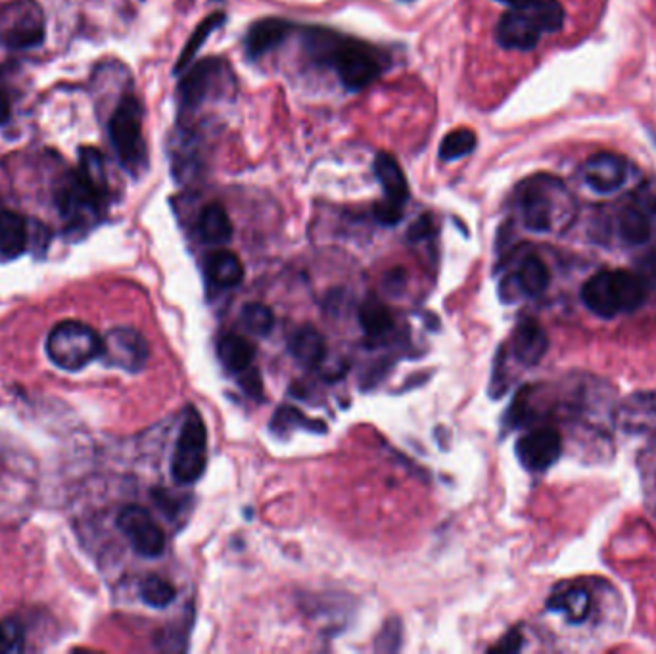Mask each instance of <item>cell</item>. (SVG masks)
<instances>
[{
  "label": "cell",
  "instance_id": "cell-1",
  "mask_svg": "<svg viewBox=\"0 0 656 654\" xmlns=\"http://www.w3.org/2000/svg\"><path fill=\"white\" fill-rule=\"evenodd\" d=\"M305 50L315 62L336 71L348 91L367 89L386 70V56L380 50L321 27L307 29Z\"/></svg>",
  "mask_w": 656,
  "mask_h": 654
},
{
  "label": "cell",
  "instance_id": "cell-10",
  "mask_svg": "<svg viewBox=\"0 0 656 654\" xmlns=\"http://www.w3.org/2000/svg\"><path fill=\"white\" fill-rule=\"evenodd\" d=\"M118 528L144 559H158L164 553V530L154 516L139 505H127L119 511Z\"/></svg>",
  "mask_w": 656,
  "mask_h": 654
},
{
  "label": "cell",
  "instance_id": "cell-8",
  "mask_svg": "<svg viewBox=\"0 0 656 654\" xmlns=\"http://www.w3.org/2000/svg\"><path fill=\"white\" fill-rule=\"evenodd\" d=\"M235 87V77L231 68L221 58H208L194 64L187 75L181 79L177 98L181 110H196L198 106L219 100L227 89Z\"/></svg>",
  "mask_w": 656,
  "mask_h": 654
},
{
  "label": "cell",
  "instance_id": "cell-30",
  "mask_svg": "<svg viewBox=\"0 0 656 654\" xmlns=\"http://www.w3.org/2000/svg\"><path fill=\"white\" fill-rule=\"evenodd\" d=\"M476 144H478V139L472 129H467V127L455 129V131L447 133L444 141L440 144V150H438L440 160H444V162L461 160L476 150Z\"/></svg>",
  "mask_w": 656,
  "mask_h": 654
},
{
  "label": "cell",
  "instance_id": "cell-39",
  "mask_svg": "<svg viewBox=\"0 0 656 654\" xmlns=\"http://www.w3.org/2000/svg\"><path fill=\"white\" fill-rule=\"evenodd\" d=\"M522 645H524V639H522L520 630H511L490 651L492 653H518L522 649Z\"/></svg>",
  "mask_w": 656,
  "mask_h": 654
},
{
  "label": "cell",
  "instance_id": "cell-34",
  "mask_svg": "<svg viewBox=\"0 0 656 654\" xmlns=\"http://www.w3.org/2000/svg\"><path fill=\"white\" fill-rule=\"evenodd\" d=\"M296 426L305 428V430H321V432L325 430L323 422L309 421L302 411H298L294 407H279V411L275 413V417L271 421V430L282 436V432H286L288 428H296Z\"/></svg>",
  "mask_w": 656,
  "mask_h": 654
},
{
  "label": "cell",
  "instance_id": "cell-37",
  "mask_svg": "<svg viewBox=\"0 0 656 654\" xmlns=\"http://www.w3.org/2000/svg\"><path fill=\"white\" fill-rule=\"evenodd\" d=\"M50 242V229L39 221H29V248H37L39 252H47Z\"/></svg>",
  "mask_w": 656,
  "mask_h": 654
},
{
  "label": "cell",
  "instance_id": "cell-12",
  "mask_svg": "<svg viewBox=\"0 0 656 654\" xmlns=\"http://www.w3.org/2000/svg\"><path fill=\"white\" fill-rule=\"evenodd\" d=\"M516 457L530 472H545L563 455V438L551 426H539L516 442Z\"/></svg>",
  "mask_w": 656,
  "mask_h": 654
},
{
  "label": "cell",
  "instance_id": "cell-41",
  "mask_svg": "<svg viewBox=\"0 0 656 654\" xmlns=\"http://www.w3.org/2000/svg\"><path fill=\"white\" fill-rule=\"evenodd\" d=\"M244 376L240 378V384H242V388L246 390V394L248 396H259L261 392H263V382H261V378H259V373L256 371V369H246L244 371Z\"/></svg>",
  "mask_w": 656,
  "mask_h": 654
},
{
  "label": "cell",
  "instance_id": "cell-5",
  "mask_svg": "<svg viewBox=\"0 0 656 654\" xmlns=\"http://www.w3.org/2000/svg\"><path fill=\"white\" fill-rule=\"evenodd\" d=\"M102 353V338L81 321H62L48 332V359L64 371H81Z\"/></svg>",
  "mask_w": 656,
  "mask_h": 654
},
{
  "label": "cell",
  "instance_id": "cell-3",
  "mask_svg": "<svg viewBox=\"0 0 656 654\" xmlns=\"http://www.w3.org/2000/svg\"><path fill=\"white\" fill-rule=\"evenodd\" d=\"M647 300V282L632 271H601L587 279L582 286V302L587 309L601 317L614 319L637 311Z\"/></svg>",
  "mask_w": 656,
  "mask_h": 654
},
{
  "label": "cell",
  "instance_id": "cell-2",
  "mask_svg": "<svg viewBox=\"0 0 656 654\" xmlns=\"http://www.w3.org/2000/svg\"><path fill=\"white\" fill-rule=\"evenodd\" d=\"M522 223L528 231L549 234L566 229L576 217V200L563 181L538 173L522 181L516 190Z\"/></svg>",
  "mask_w": 656,
  "mask_h": 654
},
{
  "label": "cell",
  "instance_id": "cell-46",
  "mask_svg": "<svg viewBox=\"0 0 656 654\" xmlns=\"http://www.w3.org/2000/svg\"><path fill=\"white\" fill-rule=\"evenodd\" d=\"M409 2H411V0H409Z\"/></svg>",
  "mask_w": 656,
  "mask_h": 654
},
{
  "label": "cell",
  "instance_id": "cell-16",
  "mask_svg": "<svg viewBox=\"0 0 656 654\" xmlns=\"http://www.w3.org/2000/svg\"><path fill=\"white\" fill-rule=\"evenodd\" d=\"M549 350L545 328L534 319H522L513 332V355L526 367H536Z\"/></svg>",
  "mask_w": 656,
  "mask_h": 654
},
{
  "label": "cell",
  "instance_id": "cell-45",
  "mask_svg": "<svg viewBox=\"0 0 656 654\" xmlns=\"http://www.w3.org/2000/svg\"><path fill=\"white\" fill-rule=\"evenodd\" d=\"M653 215H655L656 217V200H655V204H653Z\"/></svg>",
  "mask_w": 656,
  "mask_h": 654
},
{
  "label": "cell",
  "instance_id": "cell-22",
  "mask_svg": "<svg viewBox=\"0 0 656 654\" xmlns=\"http://www.w3.org/2000/svg\"><path fill=\"white\" fill-rule=\"evenodd\" d=\"M549 610L561 612L570 624H582L591 614V595L582 585H568L551 595Z\"/></svg>",
  "mask_w": 656,
  "mask_h": 654
},
{
  "label": "cell",
  "instance_id": "cell-7",
  "mask_svg": "<svg viewBox=\"0 0 656 654\" xmlns=\"http://www.w3.org/2000/svg\"><path fill=\"white\" fill-rule=\"evenodd\" d=\"M208 465V430L194 407H188L171 457V476L181 486L198 482Z\"/></svg>",
  "mask_w": 656,
  "mask_h": 654
},
{
  "label": "cell",
  "instance_id": "cell-40",
  "mask_svg": "<svg viewBox=\"0 0 656 654\" xmlns=\"http://www.w3.org/2000/svg\"><path fill=\"white\" fill-rule=\"evenodd\" d=\"M405 282H407V273L398 267V269H392L386 273L384 288L388 294H399L405 288Z\"/></svg>",
  "mask_w": 656,
  "mask_h": 654
},
{
  "label": "cell",
  "instance_id": "cell-28",
  "mask_svg": "<svg viewBox=\"0 0 656 654\" xmlns=\"http://www.w3.org/2000/svg\"><path fill=\"white\" fill-rule=\"evenodd\" d=\"M79 175L104 198L110 196L108 188V175H106V162L98 148L94 146H81L79 148Z\"/></svg>",
  "mask_w": 656,
  "mask_h": 654
},
{
  "label": "cell",
  "instance_id": "cell-33",
  "mask_svg": "<svg viewBox=\"0 0 656 654\" xmlns=\"http://www.w3.org/2000/svg\"><path fill=\"white\" fill-rule=\"evenodd\" d=\"M177 597V591L171 582L160 576H148L141 582V599L152 608L169 607Z\"/></svg>",
  "mask_w": 656,
  "mask_h": 654
},
{
  "label": "cell",
  "instance_id": "cell-32",
  "mask_svg": "<svg viewBox=\"0 0 656 654\" xmlns=\"http://www.w3.org/2000/svg\"><path fill=\"white\" fill-rule=\"evenodd\" d=\"M240 321L246 332L254 336H269L275 328V313L271 307L265 304H246L240 311Z\"/></svg>",
  "mask_w": 656,
  "mask_h": 654
},
{
  "label": "cell",
  "instance_id": "cell-6",
  "mask_svg": "<svg viewBox=\"0 0 656 654\" xmlns=\"http://www.w3.org/2000/svg\"><path fill=\"white\" fill-rule=\"evenodd\" d=\"M54 204L70 233L91 229L104 215L108 198L100 196L79 171L66 173L54 187Z\"/></svg>",
  "mask_w": 656,
  "mask_h": 654
},
{
  "label": "cell",
  "instance_id": "cell-14",
  "mask_svg": "<svg viewBox=\"0 0 656 654\" xmlns=\"http://www.w3.org/2000/svg\"><path fill=\"white\" fill-rule=\"evenodd\" d=\"M541 33L538 22L526 10L511 8L495 27V41L507 50H532L538 47Z\"/></svg>",
  "mask_w": 656,
  "mask_h": 654
},
{
  "label": "cell",
  "instance_id": "cell-36",
  "mask_svg": "<svg viewBox=\"0 0 656 654\" xmlns=\"http://www.w3.org/2000/svg\"><path fill=\"white\" fill-rule=\"evenodd\" d=\"M373 215H375L376 223H380L384 227H394L403 219V208L392 204V202L382 200V202L375 204Z\"/></svg>",
  "mask_w": 656,
  "mask_h": 654
},
{
  "label": "cell",
  "instance_id": "cell-38",
  "mask_svg": "<svg viewBox=\"0 0 656 654\" xmlns=\"http://www.w3.org/2000/svg\"><path fill=\"white\" fill-rule=\"evenodd\" d=\"M434 233V223H432V217L430 215H422L419 217L407 231V238L409 242H421V240H426L428 236H432Z\"/></svg>",
  "mask_w": 656,
  "mask_h": 654
},
{
  "label": "cell",
  "instance_id": "cell-18",
  "mask_svg": "<svg viewBox=\"0 0 656 654\" xmlns=\"http://www.w3.org/2000/svg\"><path fill=\"white\" fill-rule=\"evenodd\" d=\"M288 351L302 367L315 369L327 357V340L317 328L304 325V327L296 328L292 332V336L288 338Z\"/></svg>",
  "mask_w": 656,
  "mask_h": 654
},
{
  "label": "cell",
  "instance_id": "cell-9",
  "mask_svg": "<svg viewBox=\"0 0 656 654\" xmlns=\"http://www.w3.org/2000/svg\"><path fill=\"white\" fill-rule=\"evenodd\" d=\"M45 41V16L35 0H16L0 10V47L29 50Z\"/></svg>",
  "mask_w": 656,
  "mask_h": 654
},
{
  "label": "cell",
  "instance_id": "cell-27",
  "mask_svg": "<svg viewBox=\"0 0 656 654\" xmlns=\"http://www.w3.org/2000/svg\"><path fill=\"white\" fill-rule=\"evenodd\" d=\"M225 20H227L225 12H213V14L206 16V18L198 24V27L192 31V35H190L187 45L181 50V56H179V60H177V64H175V73H181V71L190 68V64H194V58H196V54L200 52V48L206 45V41L210 39L211 33H213L217 27H221V25L225 24Z\"/></svg>",
  "mask_w": 656,
  "mask_h": 654
},
{
  "label": "cell",
  "instance_id": "cell-23",
  "mask_svg": "<svg viewBox=\"0 0 656 654\" xmlns=\"http://www.w3.org/2000/svg\"><path fill=\"white\" fill-rule=\"evenodd\" d=\"M206 271L213 284L221 288H235L244 281V265L240 257L229 250H217L206 261Z\"/></svg>",
  "mask_w": 656,
  "mask_h": 654
},
{
  "label": "cell",
  "instance_id": "cell-4",
  "mask_svg": "<svg viewBox=\"0 0 656 654\" xmlns=\"http://www.w3.org/2000/svg\"><path fill=\"white\" fill-rule=\"evenodd\" d=\"M141 100L133 94L123 96L108 121V137L116 152L119 165L133 177L139 179L148 169V148L142 135Z\"/></svg>",
  "mask_w": 656,
  "mask_h": 654
},
{
  "label": "cell",
  "instance_id": "cell-11",
  "mask_svg": "<svg viewBox=\"0 0 656 654\" xmlns=\"http://www.w3.org/2000/svg\"><path fill=\"white\" fill-rule=\"evenodd\" d=\"M100 357L110 367H118L127 373H139L150 357V348L139 330L129 327L112 328L102 338Z\"/></svg>",
  "mask_w": 656,
  "mask_h": 654
},
{
  "label": "cell",
  "instance_id": "cell-24",
  "mask_svg": "<svg viewBox=\"0 0 656 654\" xmlns=\"http://www.w3.org/2000/svg\"><path fill=\"white\" fill-rule=\"evenodd\" d=\"M515 282L518 292L530 298H539L541 294H545L551 282L549 267L538 256L524 257L516 271Z\"/></svg>",
  "mask_w": 656,
  "mask_h": 654
},
{
  "label": "cell",
  "instance_id": "cell-44",
  "mask_svg": "<svg viewBox=\"0 0 656 654\" xmlns=\"http://www.w3.org/2000/svg\"><path fill=\"white\" fill-rule=\"evenodd\" d=\"M649 271H651V275L656 281V256L651 257V261H649Z\"/></svg>",
  "mask_w": 656,
  "mask_h": 654
},
{
  "label": "cell",
  "instance_id": "cell-19",
  "mask_svg": "<svg viewBox=\"0 0 656 654\" xmlns=\"http://www.w3.org/2000/svg\"><path fill=\"white\" fill-rule=\"evenodd\" d=\"M375 175L384 190V200L405 208L409 200V185L398 160L388 152H380L375 160Z\"/></svg>",
  "mask_w": 656,
  "mask_h": 654
},
{
  "label": "cell",
  "instance_id": "cell-43",
  "mask_svg": "<svg viewBox=\"0 0 656 654\" xmlns=\"http://www.w3.org/2000/svg\"><path fill=\"white\" fill-rule=\"evenodd\" d=\"M497 2H503L515 10H528V6H530V0H497Z\"/></svg>",
  "mask_w": 656,
  "mask_h": 654
},
{
  "label": "cell",
  "instance_id": "cell-20",
  "mask_svg": "<svg viewBox=\"0 0 656 654\" xmlns=\"http://www.w3.org/2000/svg\"><path fill=\"white\" fill-rule=\"evenodd\" d=\"M29 248V221L20 213L0 210V256L16 259Z\"/></svg>",
  "mask_w": 656,
  "mask_h": 654
},
{
  "label": "cell",
  "instance_id": "cell-15",
  "mask_svg": "<svg viewBox=\"0 0 656 654\" xmlns=\"http://www.w3.org/2000/svg\"><path fill=\"white\" fill-rule=\"evenodd\" d=\"M614 422L630 434H656V392H635L614 411Z\"/></svg>",
  "mask_w": 656,
  "mask_h": 654
},
{
  "label": "cell",
  "instance_id": "cell-25",
  "mask_svg": "<svg viewBox=\"0 0 656 654\" xmlns=\"http://www.w3.org/2000/svg\"><path fill=\"white\" fill-rule=\"evenodd\" d=\"M217 353L227 371L244 373L254 363L256 348L252 346V342L248 338L238 336V334H229V336L221 338Z\"/></svg>",
  "mask_w": 656,
  "mask_h": 654
},
{
  "label": "cell",
  "instance_id": "cell-31",
  "mask_svg": "<svg viewBox=\"0 0 656 654\" xmlns=\"http://www.w3.org/2000/svg\"><path fill=\"white\" fill-rule=\"evenodd\" d=\"M543 33H557L564 25V8L559 0H530L526 10Z\"/></svg>",
  "mask_w": 656,
  "mask_h": 654
},
{
  "label": "cell",
  "instance_id": "cell-35",
  "mask_svg": "<svg viewBox=\"0 0 656 654\" xmlns=\"http://www.w3.org/2000/svg\"><path fill=\"white\" fill-rule=\"evenodd\" d=\"M24 641V628L18 622H0V653H20Z\"/></svg>",
  "mask_w": 656,
  "mask_h": 654
},
{
  "label": "cell",
  "instance_id": "cell-42",
  "mask_svg": "<svg viewBox=\"0 0 656 654\" xmlns=\"http://www.w3.org/2000/svg\"><path fill=\"white\" fill-rule=\"evenodd\" d=\"M12 117V98L6 89L0 87V127H4Z\"/></svg>",
  "mask_w": 656,
  "mask_h": 654
},
{
  "label": "cell",
  "instance_id": "cell-13",
  "mask_svg": "<svg viewBox=\"0 0 656 654\" xmlns=\"http://www.w3.org/2000/svg\"><path fill=\"white\" fill-rule=\"evenodd\" d=\"M580 175L587 187L597 194H614L620 188L626 187L630 177V164L618 154L601 152L589 156Z\"/></svg>",
  "mask_w": 656,
  "mask_h": 654
},
{
  "label": "cell",
  "instance_id": "cell-26",
  "mask_svg": "<svg viewBox=\"0 0 656 654\" xmlns=\"http://www.w3.org/2000/svg\"><path fill=\"white\" fill-rule=\"evenodd\" d=\"M618 233L628 246H643L653 236V219L647 211L630 206L618 217Z\"/></svg>",
  "mask_w": 656,
  "mask_h": 654
},
{
  "label": "cell",
  "instance_id": "cell-17",
  "mask_svg": "<svg viewBox=\"0 0 656 654\" xmlns=\"http://www.w3.org/2000/svg\"><path fill=\"white\" fill-rule=\"evenodd\" d=\"M294 24L284 18H263L248 29L244 39V50L248 58H261L263 54L279 47L288 39Z\"/></svg>",
  "mask_w": 656,
  "mask_h": 654
},
{
  "label": "cell",
  "instance_id": "cell-21",
  "mask_svg": "<svg viewBox=\"0 0 656 654\" xmlns=\"http://www.w3.org/2000/svg\"><path fill=\"white\" fill-rule=\"evenodd\" d=\"M196 231L202 242L211 244V246H225L233 238V221L229 217L227 210L221 204H210L206 206L196 223Z\"/></svg>",
  "mask_w": 656,
  "mask_h": 654
},
{
  "label": "cell",
  "instance_id": "cell-29",
  "mask_svg": "<svg viewBox=\"0 0 656 654\" xmlns=\"http://www.w3.org/2000/svg\"><path fill=\"white\" fill-rule=\"evenodd\" d=\"M359 321L363 330L373 338H380L394 328L392 311L375 298H367L363 302L359 309Z\"/></svg>",
  "mask_w": 656,
  "mask_h": 654
}]
</instances>
